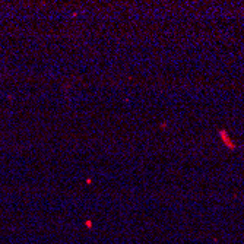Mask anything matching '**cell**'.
Instances as JSON below:
<instances>
[{"instance_id": "1", "label": "cell", "mask_w": 244, "mask_h": 244, "mask_svg": "<svg viewBox=\"0 0 244 244\" xmlns=\"http://www.w3.org/2000/svg\"><path fill=\"white\" fill-rule=\"evenodd\" d=\"M219 136H221V139H224L225 145H227L230 149H234V148H235V145L230 140V138H228V135H227V132H225V130H221V132H219Z\"/></svg>"}]
</instances>
